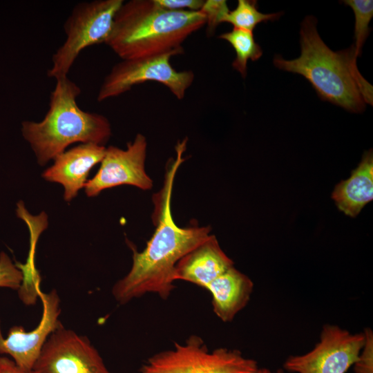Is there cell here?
Masks as SVG:
<instances>
[{
    "instance_id": "4fadbf2b",
    "label": "cell",
    "mask_w": 373,
    "mask_h": 373,
    "mask_svg": "<svg viewBox=\"0 0 373 373\" xmlns=\"http://www.w3.org/2000/svg\"><path fill=\"white\" fill-rule=\"evenodd\" d=\"M233 267V262L221 249L214 235H210L177 263L175 280H184L204 289Z\"/></svg>"
},
{
    "instance_id": "7402d4cb",
    "label": "cell",
    "mask_w": 373,
    "mask_h": 373,
    "mask_svg": "<svg viewBox=\"0 0 373 373\" xmlns=\"http://www.w3.org/2000/svg\"><path fill=\"white\" fill-rule=\"evenodd\" d=\"M163 8L175 11H200L204 0H155Z\"/></svg>"
},
{
    "instance_id": "ac0fdd59",
    "label": "cell",
    "mask_w": 373,
    "mask_h": 373,
    "mask_svg": "<svg viewBox=\"0 0 373 373\" xmlns=\"http://www.w3.org/2000/svg\"><path fill=\"white\" fill-rule=\"evenodd\" d=\"M344 3L353 10L355 17L353 46L357 58L360 56L362 47L369 35V23L373 17V1L372 0H345Z\"/></svg>"
},
{
    "instance_id": "cb8c5ba5",
    "label": "cell",
    "mask_w": 373,
    "mask_h": 373,
    "mask_svg": "<svg viewBox=\"0 0 373 373\" xmlns=\"http://www.w3.org/2000/svg\"><path fill=\"white\" fill-rule=\"evenodd\" d=\"M256 373H285L283 369H278L273 372L267 368H258Z\"/></svg>"
},
{
    "instance_id": "6da1fadb",
    "label": "cell",
    "mask_w": 373,
    "mask_h": 373,
    "mask_svg": "<svg viewBox=\"0 0 373 373\" xmlns=\"http://www.w3.org/2000/svg\"><path fill=\"white\" fill-rule=\"evenodd\" d=\"M184 141L175 146L176 157L168 163L162 188L153 196V221L155 230L142 251L131 243L133 263L129 271L112 288L114 299L121 305L148 294L167 299L175 288V269L186 254L211 235L209 226L180 227L171 213V198L176 172L184 160Z\"/></svg>"
},
{
    "instance_id": "ffe728a7",
    "label": "cell",
    "mask_w": 373,
    "mask_h": 373,
    "mask_svg": "<svg viewBox=\"0 0 373 373\" xmlns=\"http://www.w3.org/2000/svg\"><path fill=\"white\" fill-rule=\"evenodd\" d=\"M23 280L21 271L4 252L0 254V287L18 289Z\"/></svg>"
},
{
    "instance_id": "d6986e66",
    "label": "cell",
    "mask_w": 373,
    "mask_h": 373,
    "mask_svg": "<svg viewBox=\"0 0 373 373\" xmlns=\"http://www.w3.org/2000/svg\"><path fill=\"white\" fill-rule=\"evenodd\" d=\"M229 11L227 1L207 0L204 1L200 12L205 17L208 35L213 34L216 27L220 23H223L224 17Z\"/></svg>"
},
{
    "instance_id": "7a4b0ae2",
    "label": "cell",
    "mask_w": 373,
    "mask_h": 373,
    "mask_svg": "<svg viewBox=\"0 0 373 373\" xmlns=\"http://www.w3.org/2000/svg\"><path fill=\"white\" fill-rule=\"evenodd\" d=\"M312 15L303 21L300 30V57L287 60L274 59L279 69L297 73L307 79L319 97L349 111L360 113L365 104H372V86L360 74L353 46L332 51L322 40Z\"/></svg>"
},
{
    "instance_id": "5bb4252c",
    "label": "cell",
    "mask_w": 373,
    "mask_h": 373,
    "mask_svg": "<svg viewBox=\"0 0 373 373\" xmlns=\"http://www.w3.org/2000/svg\"><path fill=\"white\" fill-rule=\"evenodd\" d=\"M254 283L234 267L229 268L207 287L212 296L214 314L223 322H231L248 304Z\"/></svg>"
},
{
    "instance_id": "52a82bcc",
    "label": "cell",
    "mask_w": 373,
    "mask_h": 373,
    "mask_svg": "<svg viewBox=\"0 0 373 373\" xmlns=\"http://www.w3.org/2000/svg\"><path fill=\"white\" fill-rule=\"evenodd\" d=\"M181 54L178 51L161 55L122 59L115 64L104 78L97 95L102 102L117 97L133 86L146 82H156L165 86L178 99H182L194 80L192 70H176L171 58Z\"/></svg>"
},
{
    "instance_id": "603a6c76",
    "label": "cell",
    "mask_w": 373,
    "mask_h": 373,
    "mask_svg": "<svg viewBox=\"0 0 373 373\" xmlns=\"http://www.w3.org/2000/svg\"><path fill=\"white\" fill-rule=\"evenodd\" d=\"M0 373H30L19 368L15 362L6 356L0 357Z\"/></svg>"
},
{
    "instance_id": "9a60e30c",
    "label": "cell",
    "mask_w": 373,
    "mask_h": 373,
    "mask_svg": "<svg viewBox=\"0 0 373 373\" xmlns=\"http://www.w3.org/2000/svg\"><path fill=\"white\" fill-rule=\"evenodd\" d=\"M338 208L347 216L355 217L373 199V155L365 153L351 176L341 182L332 193Z\"/></svg>"
},
{
    "instance_id": "ba28073f",
    "label": "cell",
    "mask_w": 373,
    "mask_h": 373,
    "mask_svg": "<svg viewBox=\"0 0 373 373\" xmlns=\"http://www.w3.org/2000/svg\"><path fill=\"white\" fill-rule=\"evenodd\" d=\"M364 342L363 333L352 334L337 325H325L314 347L288 357L283 367L294 373H345L356 361Z\"/></svg>"
},
{
    "instance_id": "e0dca14e",
    "label": "cell",
    "mask_w": 373,
    "mask_h": 373,
    "mask_svg": "<svg viewBox=\"0 0 373 373\" xmlns=\"http://www.w3.org/2000/svg\"><path fill=\"white\" fill-rule=\"evenodd\" d=\"M256 1L238 0L234 10H230L223 22L233 25L238 28L253 32L256 26L261 22L278 19L281 13L265 14L258 11Z\"/></svg>"
},
{
    "instance_id": "9c48e42d",
    "label": "cell",
    "mask_w": 373,
    "mask_h": 373,
    "mask_svg": "<svg viewBox=\"0 0 373 373\" xmlns=\"http://www.w3.org/2000/svg\"><path fill=\"white\" fill-rule=\"evenodd\" d=\"M35 373H113L90 341L61 325L44 344Z\"/></svg>"
},
{
    "instance_id": "7c38bea8",
    "label": "cell",
    "mask_w": 373,
    "mask_h": 373,
    "mask_svg": "<svg viewBox=\"0 0 373 373\" xmlns=\"http://www.w3.org/2000/svg\"><path fill=\"white\" fill-rule=\"evenodd\" d=\"M106 148L86 143L65 151L54 159V164L42 173V177L47 181L61 184L64 189V198L70 202L84 187L91 169L102 162Z\"/></svg>"
},
{
    "instance_id": "277c9868",
    "label": "cell",
    "mask_w": 373,
    "mask_h": 373,
    "mask_svg": "<svg viewBox=\"0 0 373 373\" xmlns=\"http://www.w3.org/2000/svg\"><path fill=\"white\" fill-rule=\"evenodd\" d=\"M49 108L41 122L23 121L21 133L44 166L77 142L104 146L111 135L109 120L103 115L83 111L77 99L80 87L68 76L55 79Z\"/></svg>"
},
{
    "instance_id": "3957f363",
    "label": "cell",
    "mask_w": 373,
    "mask_h": 373,
    "mask_svg": "<svg viewBox=\"0 0 373 373\" xmlns=\"http://www.w3.org/2000/svg\"><path fill=\"white\" fill-rule=\"evenodd\" d=\"M200 11L169 10L155 0L124 1L105 44L122 59L184 52L183 42L205 25Z\"/></svg>"
},
{
    "instance_id": "d4e9b609",
    "label": "cell",
    "mask_w": 373,
    "mask_h": 373,
    "mask_svg": "<svg viewBox=\"0 0 373 373\" xmlns=\"http://www.w3.org/2000/svg\"><path fill=\"white\" fill-rule=\"evenodd\" d=\"M30 373H35V372H34L33 371H31Z\"/></svg>"
},
{
    "instance_id": "8992f818",
    "label": "cell",
    "mask_w": 373,
    "mask_h": 373,
    "mask_svg": "<svg viewBox=\"0 0 373 373\" xmlns=\"http://www.w3.org/2000/svg\"><path fill=\"white\" fill-rule=\"evenodd\" d=\"M257 362L238 350H209L203 339L190 336L183 343L149 357L137 373H256Z\"/></svg>"
},
{
    "instance_id": "2e32d148",
    "label": "cell",
    "mask_w": 373,
    "mask_h": 373,
    "mask_svg": "<svg viewBox=\"0 0 373 373\" xmlns=\"http://www.w3.org/2000/svg\"><path fill=\"white\" fill-rule=\"evenodd\" d=\"M218 38L227 41L233 48L236 56L232 62V67L245 78L247 73L248 61H256L262 55V50L256 41L253 32L233 28L229 32L221 34Z\"/></svg>"
},
{
    "instance_id": "8fae6325",
    "label": "cell",
    "mask_w": 373,
    "mask_h": 373,
    "mask_svg": "<svg viewBox=\"0 0 373 373\" xmlns=\"http://www.w3.org/2000/svg\"><path fill=\"white\" fill-rule=\"evenodd\" d=\"M43 304V314L37 327L27 332L21 326L12 327L4 338L0 322V354L9 355L15 363L25 372L32 371L41 350L50 335L61 324L60 299L55 290L39 292Z\"/></svg>"
},
{
    "instance_id": "44dd1931",
    "label": "cell",
    "mask_w": 373,
    "mask_h": 373,
    "mask_svg": "<svg viewBox=\"0 0 373 373\" xmlns=\"http://www.w3.org/2000/svg\"><path fill=\"white\" fill-rule=\"evenodd\" d=\"M365 342L354 364L355 373H373V333L370 328L363 332Z\"/></svg>"
},
{
    "instance_id": "30bf717a",
    "label": "cell",
    "mask_w": 373,
    "mask_h": 373,
    "mask_svg": "<svg viewBox=\"0 0 373 373\" xmlns=\"http://www.w3.org/2000/svg\"><path fill=\"white\" fill-rule=\"evenodd\" d=\"M146 151L147 141L141 133L127 144L126 149L114 146L106 148L97 173L84 186L86 195L95 197L104 189L124 184L151 189L153 180L145 171Z\"/></svg>"
},
{
    "instance_id": "5b68a950",
    "label": "cell",
    "mask_w": 373,
    "mask_h": 373,
    "mask_svg": "<svg viewBox=\"0 0 373 373\" xmlns=\"http://www.w3.org/2000/svg\"><path fill=\"white\" fill-rule=\"evenodd\" d=\"M123 0H94L77 3L64 23L65 41L52 56L47 76L55 79L68 74L81 52L106 42Z\"/></svg>"
}]
</instances>
